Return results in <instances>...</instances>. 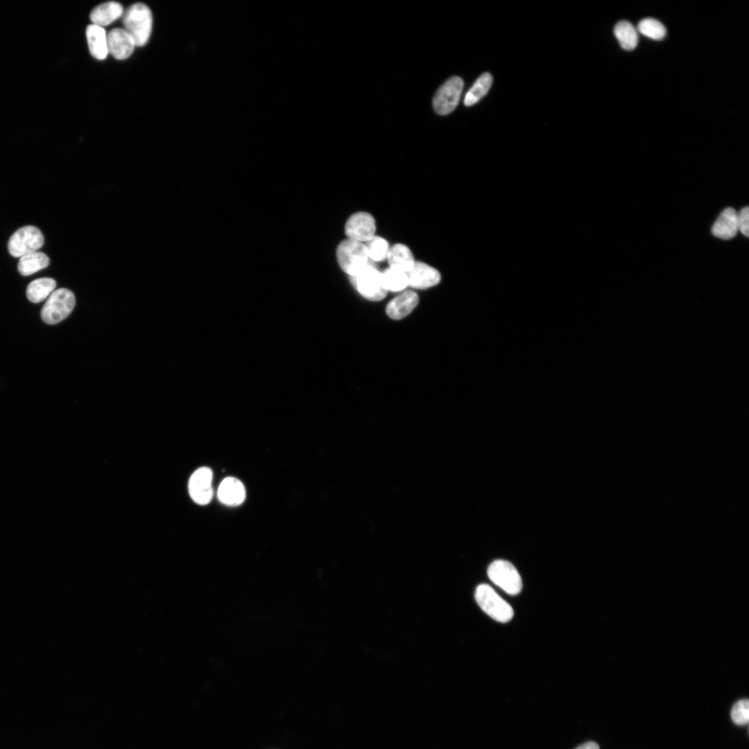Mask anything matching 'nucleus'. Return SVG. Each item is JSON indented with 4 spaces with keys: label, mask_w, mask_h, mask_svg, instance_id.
<instances>
[{
    "label": "nucleus",
    "mask_w": 749,
    "mask_h": 749,
    "mask_svg": "<svg viewBox=\"0 0 749 749\" xmlns=\"http://www.w3.org/2000/svg\"><path fill=\"white\" fill-rule=\"evenodd\" d=\"M49 262L45 253L35 251L21 257L17 268L21 275L28 276L46 268Z\"/></svg>",
    "instance_id": "obj_19"
},
{
    "label": "nucleus",
    "mask_w": 749,
    "mask_h": 749,
    "mask_svg": "<svg viewBox=\"0 0 749 749\" xmlns=\"http://www.w3.org/2000/svg\"><path fill=\"white\" fill-rule=\"evenodd\" d=\"M44 243V235L38 227L26 225L12 234L8 242V249L12 256L21 257L37 251L42 247Z\"/></svg>",
    "instance_id": "obj_6"
},
{
    "label": "nucleus",
    "mask_w": 749,
    "mask_h": 749,
    "mask_svg": "<svg viewBox=\"0 0 749 749\" xmlns=\"http://www.w3.org/2000/svg\"><path fill=\"white\" fill-rule=\"evenodd\" d=\"M406 274L408 285L419 289L436 286L440 282L441 278L438 270L420 261H415L413 268Z\"/></svg>",
    "instance_id": "obj_12"
},
{
    "label": "nucleus",
    "mask_w": 749,
    "mask_h": 749,
    "mask_svg": "<svg viewBox=\"0 0 749 749\" xmlns=\"http://www.w3.org/2000/svg\"><path fill=\"white\" fill-rule=\"evenodd\" d=\"M75 304L76 298L71 291L66 288L56 289L43 306L41 318L46 324H57L69 316Z\"/></svg>",
    "instance_id": "obj_3"
},
{
    "label": "nucleus",
    "mask_w": 749,
    "mask_h": 749,
    "mask_svg": "<svg viewBox=\"0 0 749 749\" xmlns=\"http://www.w3.org/2000/svg\"><path fill=\"white\" fill-rule=\"evenodd\" d=\"M739 230L746 236H749V208L745 207L738 213Z\"/></svg>",
    "instance_id": "obj_27"
},
{
    "label": "nucleus",
    "mask_w": 749,
    "mask_h": 749,
    "mask_svg": "<svg viewBox=\"0 0 749 749\" xmlns=\"http://www.w3.org/2000/svg\"><path fill=\"white\" fill-rule=\"evenodd\" d=\"M354 288L365 298L372 301L384 299L387 294L380 272L375 263L360 274L350 277Z\"/></svg>",
    "instance_id": "obj_5"
},
{
    "label": "nucleus",
    "mask_w": 749,
    "mask_h": 749,
    "mask_svg": "<svg viewBox=\"0 0 749 749\" xmlns=\"http://www.w3.org/2000/svg\"><path fill=\"white\" fill-rule=\"evenodd\" d=\"M376 225L373 216L365 212H359L351 215L345 225V232L348 239L367 242L375 236Z\"/></svg>",
    "instance_id": "obj_9"
},
{
    "label": "nucleus",
    "mask_w": 749,
    "mask_h": 749,
    "mask_svg": "<svg viewBox=\"0 0 749 749\" xmlns=\"http://www.w3.org/2000/svg\"><path fill=\"white\" fill-rule=\"evenodd\" d=\"M384 285L387 291H399L408 285L406 273L388 268L381 272Z\"/></svg>",
    "instance_id": "obj_23"
},
{
    "label": "nucleus",
    "mask_w": 749,
    "mask_h": 749,
    "mask_svg": "<svg viewBox=\"0 0 749 749\" xmlns=\"http://www.w3.org/2000/svg\"><path fill=\"white\" fill-rule=\"evenodd\" d=\"M123 14L122 6L116 1H108L95 7L90 13L93 24L103 27L107 26Z\"/></svg>",
    "instance_id": "obj_17"
},
{
    "label": "nucleus",
    "mask_w": 749,
    "mask_h": 749,
    "mask_svg": "<svg viewBox=\"0 0 749 749\" xmlns=\"http://www.w3.org/2000/svg\"><path fill=\"white\" fill-rule=\"evenodd\" d=\"M614 33L621 46L626 50L634 49L638 43V34L635 27L627 21H619Z\"/></svg>",
    "instance_id": "obj_22"
},
{
    "label": "nucleus",
    "mask_w": 749,
    "mask_h": 749,
    "mask_svg": "<svg viewBox=\"0 0 749 749\" xmlns=\"http://www.w3.org/2000/svg\"><path fill=\"white\" fill-rule=\"evenodd\" d=\"M336 258L341 268L350 277L360 274L375 263L369 259L364 243L348 239L338 245Z\"/></svg>",
    "instance_id": "obj_2"
},
{
    "label": "nucleus",
    "mask_w": 749,
    "mask_h": 749,
    "mask_svg": "<svg viewBox=\"0 0 749 749\" xmlns=\"http://www.w3.org/2000/svg\"><path fill=\"white\" fill-rule=\"evenodd\" d=\"M220 501L227 506L241 504L246 499V489L242 482L234 477H227L221 483L218 489Z\"/></svg>",
    "instance_id": "obj_13"
},
{
    "label": "nucleus",
    "mask_w": 749,
    "mask_h": 749,
    "mask_svg": "<svg viewBox=\"0 0 749 749\" xmlns=\"http://www.w3.org/2000/svg\"><path fill=\"white\" fill-rule=\"evenodd\" d=\"M108 53L117 60H125L135 46L132 37L124 28H113L107 34Z\"/></svg>",
    "instance_id": "obj_11"
},
{
    "label": "nucleus",
    "mask_w": 749,
    "mask_h": 749,
    "mask_svg": "<svg viewBox=\"0 0 749 749\" xmlns=\"http://www.w3.org/2000/svg\"><path fill=\"white\" fill-rule=\"evenodd\" d=\"M492 83V76L489 73L481 74L467 92L463 103L472 106L479 102L489 91Z\"/></svg>",
    "instance_id": "obj_21"
},
{
    "label": "nucleus",
    "mask_w": 749,
    "mask_h": 749,
    "mask_svg": "<svg viewBox=\"0 0 749 749\" xmlns=\"http://www.w3.org/2000/svg\"><path fill=\"white\" fill-rule=\"evenodd\" d=\"M56 287V282L51 277H41L29 283L26 289L28 299L33 302L38 303L44 300L49 296Z\"/></svg>",
    "instance_id": "obj_20"
},
{
    "label": "nucleus",
    "mask_w": 749,
    "mask_h": 749,
    "mask_svg": "<svg viewBox=\"0 0 749 749\" xmlns=\"http://www.w3.org/2000/svg\"><path fill=\"white\" fill-rule=\"evenodd\" d=\"M213 474L210 468L202 467L196 470L189 481V492L191 499L199 505H206L212 499Z\"/></svg>",
    "instance_id": "obj_10"
},
{
    "label": "nucleus",
    "mask_w": 749,
    "mask_h": 749,
    "mask_svg": "<svg viewBox=\"0 0 749 749\" xmlns=\"http://www.w3.org/2000/svg\"><path fill=\"white\" fill-rule=\"evenodd\" d=\"M86 37L91 55L99 60L105 59L108 49L105 29L94 24L89 25L86 28Z\"/></svg>",
    "instance_id": "obj_16"
},
{
    "label": "nucleus",
    "mask_w": 749,
    "mask_h": 749,
    "mask_svg": "<svg viewBox=\"0 0 749 749\" xmlns=\"http://www.w3.org/2000/svg\"><path fill=\"white\" fill-rule=\"evenodd\" d=\"M640 33L651 39L660 40L663 39L666 33L665 26L659 21L653 18L641 20L637 26Z\"/></svg>",
    "instance_id": "obj_25"
},
{
    "label": "nucleus",
    "mask_w": 749,
    "mask_h": 749,
    "mask_svg": "<svg viewBox=\"0 0 749 749\" xmlns=\"http://www.w3.org/2000/svg\"><path fill=\"white\" fill-rule=\"evenodd\" d=\"M575 749H600L599 746L594 741H587L576 747Z\"/></svg>",
    "instance_id": "obj_28"
},
{
    "label": "nucleus",
    "mask_w": 749,
    "mask_h": 749,
    "mask_svg": "<svg viewBox=\"0 0 749 749\" xmlns=\"http://www.w3.org/2000/svg\"><path fill=\"white\" fill-rule=\"evenodd\" d=\"M738 231V213L732 207L725 209L712 227L713 235L722 239H732Z\"/></svg>",
    "instance_id": "obj_15"
},
{
    "label": "nucleus",
    "mask_w": 749,
    "mask_h": 749,
    "mask_svg": "<svg viewBox=\"0 0 749 749\" xmlns=\"http://www.w3.org/2000/svg\"><path fill=\"white\" fill-rule=\"evenodd\" d=\"M387 259L390 268L404 273H408L415 262L411 250L402 243H396L390 248Z\"/></svg>",
    "instance_id": "obj_18"
},
{
    "label": "nucleus",
    "mask_w": 749,
    "mask_h": 749,
    "mask_svg": "<svg viewBox=\"0 0 749 749\" xmlns=\"http://www.w3.org/2000/svg\"><path fill=\"white\" fill-rule=\"evenodd\" d=\"M730 716L734 723L744 725L749 722V702L747 698L737 701L733 705Z\"/></svg>",
    "instance_id": "obj_26"
},
{
    "label": "nucleus",
    "mask_w": 749,
    "mask_h": 749,
    "mask_svg": "<svg viewBox=\"0 0 749 749\" xmlns=\"http://www.w3.org/2000/svg\"><path fill=\"white\" fill-rule=\"evenodd\" d=\"M123 24L135 46H142L147 43L152 31L153 16L146 5L142 3L131 5L123 14Z\"/></svg>",
    "instance_id": "obj_1"
},
{
    "label": "nucleus",
    "mask_w": 749,
    "mask_h": 749,
    "mask_svg": "<svg viewBox=\"0 0 749 749\" xmlns=\"http://www.w3.org/2000/svg\"><path fill=\"white\" fill-rule=\"evenodd\" d=\"M365 244L369 259L374 261H381L387 259L390 249L388 241L379 236H374Z\"/></svg>",
    "instance_id": "obj_24"
},
{
    "label": "nucleus",
    "mask_w": 749,
    "mask_h": 749,
    "mask_svg": "<svg viewBox=\"0 0 749 749\" xmlns=\"http://www.w3.org/2000/svg\"><path fill=\"white\" fill-rule=\"evenodd\" d=\"M490 580L506 592L515 595L522 588L521 576L514 565L507 560H496L488 567Z\"/></svg>",
    "instance_id": "obj_7"
},
{
    "label": "nucleus",
    "mask_w": 749,
    "mask_h": 749,
    "mask_svg": "<svg viewBox=\"0 0 749 749\" xmlns=\"http://www.w3.org/2000/svg\"><path fill=\"white\" fill-rule=\"evenodd\" d=\"M474 596L479 607L493 619L505 623L513 618L514 612L511 605L489 585H479Z\"/></svg>",
    "instance_id": "obj_4"
},
{
    "label": "nucleus",
    "mask_w": 749,
    "mask_h": 749,
    "mask_svg": "<svg viewBox=\"0 0 749 749\" xmlns=\"http://www.w3.org/2000/svg\"><path fill=\"white\" fill-rule=\"evenodd\" d=\"M463 85V80L458 76L451 77L445 82L433 98L435 112L440 115L451 112L459 103Z\"/></svg>",
    "instance_id": "obj_8"
},
{
    "label": "nucleus",
    "mask_w": 749,
    "mask_h": 749,
    "mask_svg": "<svg viewBox=\"0 0 749 749\" xmlns=\"http://www.w3.org/2000/svg\"><path fill=\"white\" fill-rule=\"evenodd\" d=\"M418 302L417 294L413 291H406L388 304L386 313L392 319H402L414 309Z\"/></svg>",
    "instance_id": "obj_14"
}]
</instances>
